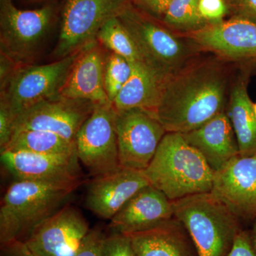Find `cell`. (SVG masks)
Segmentation results:
<instances>
[{
	"mask_svg": "<svg viewBox=\"0 0 256 256\" xmlns=\"http://www.w3.org/2000/svg\"><path fill=\"white\" fill-rule=\"evenodd\" d=\"M226 62L198 56L165 79L154 116L166 132H190L227 111L234 78Z\"/></svg>",
	"mask_w": 256,
	"mask_h": 256,
	"instance_id": "1",
	"label": "cell"
},
{
	"mask_svg": "<svg viewBox=\"0 0 256 256\" xmlns=\"http://www.w3.org/2000/svg\"><path fill=\"white\" fill-rule=\"evenodd\" d=\"M150 184L171 201L210 192L214 172L181 133L166 132L144 171Z\"/></svg>",
	"mask_w": 256,
	"mask_h": 256,
	"instance_id": "2",
	"label": "cell"
},
{
	"mask_svg": "<svg viewBox=\"0 0 256 256\" xmlns=\"http://www.w3.org/2000/svg\"><path fill=\"white\" fill-rule=\"evenodd\" d=\"M75 188L15 180L0 206V244L24 242L32 230L66 205Z\"/></svg>",
	"mask_w": 256,
	"mask_h": 256,
	"instance_id": "3",
	"label": "cell"
},
{
	"mask_svg": "<svg viewBox=\"0 0 256 256\" xmlns=\"http://www.w3.org/2000/svg\"><path fill=\"white\" fill-rule=\"evenodd\" d=\"M118 18L136 42L143 62L165 79L200 56L201 50L196 45L138 10L130 1Z\"/></svg>",
	"mask_w": 256,
	"mask_h": 256,
	"instance_id": "4",
	"label": "cell"
},
{
	"mask_svg": "<svg viewBox=\"0 0 256 256\" xmlns=\"http://www.w3.org/2000/svg\"><path fill=\"white\" fill-rule=\"evenodd\" d=\"M172 202L174 217L188 230L198 256H228L242 229L238 218L210 192Z\"/></svg>",
	"mask_w": 256,
	"mask_h": 256,
	"instance_id": "5",
	"label": "cell"
},
{
	"mask_svg": "<svg viewBox=\"0 0 256 256\" xmlns=\"http://www.w3.org/2000/svg\"><path fill=\"white\" fill-rule=\"evenodd\" d=\"M53 2L35 10L0 0V53L15 65L33 64L58 14Z\"/></svg>",
	"mask_w": 256,
	"mask_h": 256,
	"instance_id": "6",
	"label": "cell"
},
{
	"mask_svg": "<svg viewBox=\"0 0 256 256\" xmlns=\"http://www.w3.org/2000/svg\"><path fill=\"white\" fill-rule=\"evenodd\" d=\"M77 54L78 52L43 65H15L0 78V105L16 119L36 104L60 95Z\"/></svg>",
	"mask_w": 256,
	"mask_h": 256,
	"instance_id": "7",
	"label": "cell"
},
{
	"mask_svg": "<svg viewBox=\"0 0 256 256\" xmlns=\"http://www.w3.org/2000/svg\"><path fill=\"white\" fill-rule=\"evenodd\" d=\"M130 0H62L60 35L52 58L62 60L96 40L98 32Z\"/></svg>",
	"mask_w": 256,
	"mask_h": 256,
	"instance_id": "8",
	"label": "cell"
},
{
	"mask_svg": "<svg viewBox=\"0 0 256 256\" xmlns=\"http://www.w3.org/2000/svg\"><path fill=\"white\" fill-rule=\"evenodd\" d=\"M116 116L112 104L96 105L76 138L78 159L94 178L120 168Z\"/></svg>",
	"mask_w": 256,
	"mask_h": 256,
	"instance_id": "9",
	"label": "cell"
},
{
	"mask_svg": "<svg viewBox=\"0 0 256 256\" xmlns=\"http://www.w3.org/2000/svg\"><path fill=\"white\" fill-rule=\"evenodd\" d=\"M120 166L144 171L166 134L156 116L141 108L116 111Z\"/></svg>",
	"mask_w": 256,
	"mask_h": 256,
	"instance_id": "10",
	"label": "cell"
},
{
	"mask_svg": "<svg viewBox=\"0 0 256 256\" xmlns=\"http://www.w3.org/2000/svg\"><path fill=\"white\" fill-rule=\"evenodd\" d=\"M96 106L87 100L56 96L20 114L14 120V133L26 130L48 131L75 142L79 130Z\"/></svg>",
	"mask_w": 256,
	"mask_h": 256,
	"instance_id": "11",
	"label": "cell"
},
{
	"mask_svg": "<svg viewBox=\"0 0 256 256\" xmlns=\"http://www.w3.org/2000/svg\"><path fill=\"white\" fill-rule=\"evenodd\" d=\"M90 230L77 208L64 205L34 229L24 242L40 256H75Z\"/></svg>",
	"mask_w": 256,
	"mask_h": 256,
	"instance_id": "12",
	"label": "cell"
},
{
	"mask_svg": "<svg viewBox=\"0 0 256 256\" xmlns=\"http://www.w3.org/2000/svg\"><path fill=\"white\" fill-rule=\"evenodd\" d=\"M225 60L256 62V23L234 16L230 20L207 25L200 31L178 35Z\"/></svg>",
	"mask_w": 256,
	"mask_h": 256,
	"instance_id": "13",
	"label": "cell"
},
{
	"mask_svg": "<svg viewBox=\"0 0 256 256\" xmlns=\"http://www.w3.org/2000/svg\"><path fill=\"white\" fill-rule=\"evenodd\" d=\"M210 194L239 220L256 218V156H236L214 172Z\"/></svg>",
	"mask_w": 256,
	"mask_h": 256,
	"instance_id": "14",
	"label": "cell"
},
{
	"mask_svg": "<svg viewBox=\"0 0 256 256\" xmlns=\"http://www.w3.org/2000/svg\"><path fill=\"white\" fill-rule=\"evenodd\" d=\"M2 164L16 180L78 188L82 184L78 159L24 150H4Z\"/></svg>",
	"mask_w": 256,
	"mask_h": 256,
	"instance_id": "15",
	"label": "cell"
},
{
	"mask_svg": "<svg viewBox=\"0 0 256 256\" xmlns=\"http://www.w3.org/2000/svg\"><path fill=\"white\" fill-rule=\"evenodd\" d=\"M150 185L142 171L120 168L94 176L88 188L86 206L94 214L110 220L134 194Z\"/></svg>",
	"mask_w": 256,
	"mask_h": 256,
	"instance_id": "16",
	"label": "cell"
},
{
	"mask_svg": "<svg viewBox=\"0 0 256 256\" xmlns=\"http://www.w3.org/2000/svg\"><path fill=\"white\" fill-rule=\"evenodd\" d=\"M106 54L107 50L96 40L79 50L60 95L95 105L111 104L104 88Z\"/></svg>",
	"mask_w": 256,
	"mask_h": 256,
	"instance_id": "17",
	"label": "cell"
},
{
	"mask_svg": "<svg viewBox=\"0 0 256 256\" xmlns=\"http://www.w3.org/2000/svg\"><path fill=\"white\" fill-rule=\"evenodd\" d=\"M174 216L173 202L150 184L122 207L111 218L109 226L112 232L131 234L154 228Z\"/></svg>",
	"mask_w": 256,
	"mask_h": 256,
	"instance_id": "18",
	"label": "cell"
},
{
	"mask_svg": "<svg viewBox=\"0 0 256 256\" xmlns=\"http://www.w3.org/2000/svg\"><path fill=\"white\" fill-rule=\"evenodd\" d=\"M182 134L202 154L214 172L240 154L227 111L217 114L200 127Z\"/></svg>",
	"mask_w": 256,
	"mask_h": 256,
	"instance_id": "19",
	"label": "cell"
},
{
	"mask_svg": "<svg viewBox=\"0 0 256 256\" xmlns=\"http://www.w3.org/2000/svg\"><path fill=\"white\" fill-rule=\"evenodd\" d=\"M128 235L136 256H198L188 230L174 216L154 228Z\"/></svg>",
	"mask_w": 256,
	"mask_h": 256,
	"instance_id": "20",
	"label": "cell"
},
{
	"mask_svg": "<svg viewBox=\"0 0 256 256\" xmlns=\"http://www.w3.org/2000/svg\"><path fill=\"white\" fill-rule=\"evenodd\" d=\"M248 68L242 69L234 77L227 108L242 156H256V116L254 104L248 92Z\"/></svg>",
	"mask_w": 256,
	"mask_h": 256,
	"instance_id": "21",
	"label": "cell"
},
{
	"mask_svg": "<svg viewBox=\"0 0 256 256\" xmlns=\"http://www.w3.org/2000/svg\"><path fill=\"white\" fill-rule=\"evenodd\" d=\"M132 73L112 102L116 111L141 108L154 112L165 78L142 60L131 63Z\"/></svg>",
	"mask_w": 256,
	"mask_h": 256,
	"instance_id": "22",
	"label": "cell"
},
{
	"mask_svg": "<svg viewBox=\"0 0 256 256\" xmlns=\"http://www.w3.org/2000/svg\"><path fill=\"white\" fill-rule=\"evenodd\" d=\"M4 150H24L45 156L78 159L75 142L67 140L55 133L36 130L15 132Z\"/></svg>",
	"mask_w": 256,
	"mask_h": 256,
	"instance_id": "23",
	"label": "cell"
},
{
	"mask_svg": "<svg viewBox=\"0 0 256 256\" xmlns=\"http://www.w3.org/2000/svg\"><path fill=\"white\" fill-rule=\"evenodd\" d=\"M96 40L106 50L120 56L130 63L143 62L136 42L118 16L104 24L98 32Z\"/></svg>",
	"mask_w": 256,
	"mask_h": 256,
	"instance_id": "24",
	"label": "cell"
},
{
	"mask_svg": "<svg viewBox=\"0 0 256 256\" xmlns=\"http://www.w3.org/2000/svg\"><path fill=\"white\" fill-rule=\"evenodd\" d=\"M200 0H172L162 22L178 35L200 31L210 24L198 11Z\"/></svg>",
	"mask_w": 256,
	"mask_h": 256,
	"instance_id": "25",
	"label": "cell"
},
{
	"mask_svg": "<svg viewBox=\"0 0 256 256\" xmlns=\"http://www.w3.org/2000/svg\"><path fill=\"white\" fill-rule=\"evenodd\" d=\"M131 73V63L120 56L107 50L104 66V88L111 104L126 85Z\"/></svg>",
	"mask_w": 256,
	"mask_h": 256,
	"instance_id": "26",
	"label": "cell"
},
{
	"mask_svg": "<svg viewBox=\"0 0 256 256\" xmlns=\"http://www.w3.org/2000/svg\"><path fill=\"white\" fill-rule=\"evenodd\" d=\"M101 256H136L130 237L118 232L106 235L101 246Z\"/></svg>",
	"mask_w": 256,
	"mask_h": 256,
	"instance_id": "27",
	"label": "cell"
},
{
	"mask_svg": "<svg viewBox=\"0 0 256 256\" xmlns=\"http://www.w3.org/2000/svg\"><path fill=\"white\" fill-rule=\"evenodd\" d=\"M198 11L207 22L214 24L224 21L228 6L224 0H200Z\"/></svg>",
	"mask_w": 256,
	"mask_h": 256,
	"instance_id": "28",
	"label": "cell"
},
{
	"mask_svg": "<svg viewBox=\"0 0 256 256\" xmlns=\"http://www.w3.org/2000/svg\"><path fill=\"white\" fill-rule=\"evenodd\" d=\"M105 236L101 229H90L75 256H101V246Z\"/></svg>",
	"mask_w": 256,
	"mask_h": 256,
	"instance_id": "29",
	"label": "cell"
},
{
	"mask_svg": "<svg viewBox=\"0 0 256 256\" xmlns=\"http://www.w3.org/2000/svg\"><path fill=\"white\" fill-rule=\"evenodd\" d=\"M131 4L146 14L162 21L172 0H130Z\"/></svg>",
	"mask_w": 256,
	"mask_h": 256,
	"instance_id": "30",
	"label": "cell"
},
{
	"mask_svg": "<svg viewBox=\"0 0 256 256\" xmlns=\"http://www.w3.org/2000/svg\"><path fill=\"white\" fill-rule=\"evenodd\" d=\"M15 118L5 106L0 105V152L4 151L14 133Z\"/></svg>",
	"mask_w": 256,
	"mask_h": 256,
	"instance_id": "31",
	"label": "cell"
},
{
	"mask_svg": "<svg viewBox=\"0 0 256 256\" xmlns=\"http://www.w3.org/2000/svg\"><path fill=\"white\" fill-rule=\"evenodd\" d=\"M228 256H256V250L248 230L244 229L240 230Z\"/></svg>",
	"mask_w": 256,
	"mask_h": 256,
	"instance_id": "32",
	"label": "cell"
},
{
	"mask_svg": "<svg viewBox=\"0 0 256 256\" xmlns=\"http://www.w3.org/2000/svg\"><path fill=\"white\" fill-rule=\"evenodd\" d=\"M234 16L256 23V0H233Z\"/></svg>",
	"mask_w": 256,
	"mask_h": 256,
	"instance_id": "33",
	"label": "cell"
},
{
	"mask_svg": "<svg viewBox=\"0 0 256 256\" xmlns=\"http://www.w3.org/2000/svg\"><path fill=\"white\" fill-rule=\"evenodd\" d=\"M1 256H40L26 246L24 242L16 240L1 246Z\"/></svg>",
	"mask_w": 256,
	"mask_h": 256,
	"instance_id": "34",
	"label": "cell"
},
{
	"mask_svg": "<svg viewBox=\"0 0 256 256\" xmlns=\"http://www.w3.org/2000/svg\"><path fill=\"white\" fill-rule=\"evenodd\" d=\"M250 234V238H252V244L256 250V218L252 220V228L248 230Z\"/></svg>",
	"mask_w": 256,
	"mask_h": 256,
	"instance_id": "35",
	"label": "cell"
},
{
	"mask_svg": "<svg viewBox=\"0 0 256 256\" xmlns=\"http://www.w3.org/2000/svg\"><path fill=\"white\" fill-rule=\"evenodd\" d=\"M26 2H40L48 1V0H25Z\"/></svg>",
	"mask_w": 256,
	"mask_h": 256,
	"instance_id": "36",
	"label": "cell"
},
{
	"mask_svg": "<svg viewBox=\"0 0 256 256\" xmlns=\"http://www.w3.org/2000/svg\"><path fill=\"white\" fill-rule=\"evenodd\" d=\"M254 111H255V114L256 116V104H254Z\"/></svg>",
	"mask_w": 256,
	"mask_h": 256,
	"instance_id": "37",
	"label": "cell"
}]
</instances>
